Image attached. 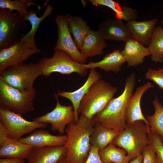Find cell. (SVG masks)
<instances>
[{"label": "cell", "instance_id": "obj_17", "mask_svg": "<svg viewBox=\"0 0 163 163\" xmlns=\"http://www.w3.org/2000/svg\"><path fill=\"white\" fill-rule=\"evenodd\" d=\"M101 75L95 69H90L89 75L84 84L80 88L72 92L57 91V94L69 99L72 102L74 108L75 122L78 120V109L81 101L91 86L96 81L100 79Z\"/></svg>", "mask_w": 163, "mask_h": 163}, {"label": "cell", "instance_id": "obj_19", "mask_svg": "<svg viewBox=\"0 0 163 163\" xmlns=\"http://www.w3.org/2000/svg\"><path fill=\"white\" fill-rule=\"evenodd\" d=\"M121 51L129 67H136L142 64L145 57L150 55L148 47L132 38L125 42L124 47Z\"/></svg>", "mask_w": 163, "mask_h": 163}, {"label": "cell", "instance_id": "obj_2", "mask_svg": "<svg viewBox=\"0 0 163 163\" xmlns=\"http://www.w3.org/2000/svg\"><path fill=\"white\" fill-rule=\"evenodd\" d=\"M136 81V74L133 72L126 78L122 94L113 98L102 110L94 116L96 123L120 132L125 129L127 108Z\"/></svg>", "mask_w": 163, "mask_h": 163}, {"label": "cell", "instance_id": "obj_18", "mask_svg": "<svg viewBox=\"0 0 163 163\" xmlns=\"http://www.w3.org/2000/svg\"><path fill=\"white\" fill-rule=\"evenodd\" d=\"M158 21L157 18L138 21L127 22V27L132 38L144 46H148Z\"/></svg>", "mask_w": 163, "mask_h": 163}, {"label": "cell", "instance_id": "obj_1", "mask_svg": "<svg viewBox=\"0 0 163 163\" xmlns=\"http://www.w3.org/2000/svg\"><path fill=\"white\" fill-rule=\"evenodd\" d=\"M95 123L94 117L90 119L81 115L76 122L67 125L64 145L67 163H83L86 161L91 148L90 137Z\"/></svg>", "mask_w": 163, "mask_h": 163}, {"label": "cell", "instance_id": "obj_4", "mask_svg": "<svg viewBox=\"0 0 163 163\" xmlns=\"http://www.w3.org/2000/svg\"><path fill=\"white\" fill-rule=\"evenodd\" d=\"M117 90L116 87L104 80L97 81L82 99L78 113L89 119H92L105 107Z\"/></svg>", "mask_w": 163, "mask_h": 163}, {"label": "cell", "instance_id": "obj_12", "mask_svg": "<svg viewBox=\"0 0 163 163\" xmlns=\"http://www.w3.org/2000/svg\"><path fill=\"white\" fill-rule=\"evenodd\" d=\"M40 51V49H35L26 42L21 41L0 50V73L7 67L24 62Z\"/></svg>", "mask_w": 163, "mask_h": 163}, {"label": "cell", "instance_id": "obj_5", "mask_svg": "<svg viewBox=\"0 0 163 163\" xmlns=\"http://www.w3.org/2000/svg\"><path fill=\"white\" fill-rule=\"evenodd\" d=\"M26 21L18 12L0 8V50L21 41L26 34Z\"/></svg>", "mask_w": 163, "mask_h": 163}, {"label": "cell", "instance_id": "obj_20", "mask_svg": "<svg viewBox=\"0 0 163 163\" xmlns=\"http://www.w3.org/2000/svg\"><path fill=\"white\" fill-rule=\"evenodd\" d=\"M33 147L18 140L8 138L0 146V158L26 159Z\"/></svg>", "mask_w": 163, "mask_h": 163}, {"label": "cell", "instance_id": "obj_6", "mask_svg": "<svg viewBox=\"0 0 163 163\" xmlns=\"http://www.w3.org/2000/svg\"><path fill=\"white\" fill-rule=\"evenodd\" d=\"M41 75L37 63L22 62L5 69L0 73V78L11 86L25 93L35 89L34 82Z\"/></svg>", "mask_w": 163, "mask_h": 163}, {"label": "cell", "instance_id": "obj_27", "mask_svg": "<svg viewBox=\"0 0 163 163\" xmlns=\"http://www.w3.org/2000/svg\"><path fill=\"white\" fill-rule=\"evenodd\" d=\"M148 47L152 61L155 63L163 62V28L161 25L155 27Z\"/></svg>", "mask_w": 163, "mask_h": 163}, {"label": "cell", "instance_id": "obj_22", "mask_svg": "<svg viewBox=\"0 0 163 163\" xmlns=\"http://www.w3.org/2000/svg\"><path fill=\"white\" fill-rule=\"evenodd\" d=\"M126 62L121 51L117 49L105 56L100 61H91L88 64H85L84 66L88 69L99 68L105 72L117 73L120 71L122 66Z\"/></svg>", "mask_w": 163, "mask_h": 163}, {"label": "cell", "instance_id": "obj_9", "mask_svg": "<svg viewBox=\"0 0 163 163\" xmlns=\"http://www.w3.org/2000/svg\"><path fill=\"white\" fill-rule=\"evenodd\" d=\"M0 121L5 126L8 138L18 140L34 130L46 127L49 124L28 121L20 114L0 108Z\"/></svg>", "mask_w": 163, "mask_h": 163}, {"label": "cell", "instance_id": "obj_24", "mask_svg": "<svg viewBox=\"0 0 163 163\" xmlns=\"http://www.w3.org/2000/svg\"><path fill=\"white\" fill-rule=\"evenodd\" d=\"M53 9L52 6L47 4L43 15L40 18L37 16L33 10H30L28 14L24 18L26 21H28L30 23L32 26L30 30L23 37L21 41L26 42L32 48L37 49L35 39L36 33L41 23L47 17L52 14Z\"/></svg>", "mask_w": 163, "mask_h": 163}, {"label": "cell", "instance_id": "obj_8", "mask_svg": "<svg viewBox=\"0 0 163 163\" xmlns=\"http://www.w3.org/2000/svg\"><path fill=\"white\" fill-rule=\"evenodd\" d=\"M54 50L52 57H43L37 63L42 75L47 77L53 72L63 75H69L75 72L84 77L87 74L88 69L85 67V64L75 62L67 53L62 50Z\"/></svg>", "mask_w": 163, "mask_h": 163}, {"label": "cell", "instance_id": "obj_30", "mask_svg": "<svg viewBox=\"0 0 163 163\" xmlns=\"http://www.w3.org/2000/svg\"><path fill=\"white\" fill-rule=\"evenodd\" d=\"M148 136L149 144L156 154V163H163V140L155 132L150 131Z\"/></svg>", "mask_w": 163, "mask_h": 163}, {"label": "cell", "instance_id": "obj_13", "mask_svg": "<svg viewBox=\"0 0 163 163\" xmlns=\"http://www.w3.org/2000/svg\"><path fill=\"white\" fill-rule=\"evenodd\" d=\"M66 153L64 145L33 147L27 160L28 163H58Z\"/></svg>", "mask_w": 163, "mask_h": 163}, {"label": "cell", "instance_id": "obj_3", "mask_svg": "<svg viewBox=\"0 0 163 163\" xmlns=\"http://www.w3.org/2000/svg\"><path fill=\"white\" fill-rule=\"evenodd\" d=\"M149 128L142 120L126 124L125 129L113 140L116 146L124 149L130 161L142 154L149 144L148 135Z\"/></svg>", "mask_w": 163, "mask_h": 163}, {"label": "cell", "instance_id": "obj_16", "mask_svg": "<svg viewBox=\"0 0 163 163\" xmlns=\"http://www.w3.org/2000/svg\"><path fill=\"white\" fill-rule=\"evenodd\" d=\"M153 87L154 85L152 83L147 82L136 88L128 104L126 117V124H131L137 121L142 120L149 128L147 120L142 112L140 101L145 92Z\"/></svg>", "mask_w": 163, "mask_h": 163}, {"label": "cell", "instance_id": "obj_10", "mask_svg": "<svg viewBox=\"0 0 163 163\" xmlns=\"http://www.w3.org/2000/svg\"><path fill=\"white\" fill-rule=\"evenodd\" d=\"M71 15H57L55 19L58 30V39L54 50H62L67 53L75 62L84 64L87 58L81 53L76 47L69 28V21Z\"/></svg>", "mask_w": 163, "mask_h": 163}, {"label": "cell", "instance_id": "obj_11", "mask_svg": "<svg viewBox=\"0 0 163 163\" xmlns=\"http://www.w3.org/2000/svg\"><path fill=\"white\" fill-rule=\"evenodd\" d=\"M58 95L57 94H54L56 103L54 109L43 116L34 119L33 120L38 123H50L52 131H57L62 134L65 133L66 126L74 122V113L72 105L66 106L60 104Z\"/></svg>", "mask_w": 163, "mask_h": 163}, {"label": "cell", "instance_id": "obj_36", "mask_svg": "<svg viewBox=\"0 0 163 163\" xmlns=\"http://www.w3.org/2000/svg\"><path fill=\"white\" fill-rule=\"evenodd\" d=\"M8 138L6 128L3 123L0 121V146Z\"/></svg>", "mask_w": 163, "mask_h": 163}, {"label": "cell", "instance_id": "obj_40", "mask_svg": "<svg viewBox=\"0 0 163 163\" xmlns=\"http://www.w3.org/2000/svg\"><path fill=\"white\" fill-rule=\"evenodd\" d=\"M161 23L163 26V19L161 21Z\"/></svg>", "mask_w": 163, "mask_h": 163}, {"label": "cell", "instance_id": "obj_32", "mask_svg": "<svg viewBox=\"0 0 163 163\" xmlns=\"http://www.w3.org/2000/svg\"><path fill=\"white\" fill-rule=\"evenodd\" d=\"M146 79L153 82L161 89L163 90V68L158 70L149 68L145 75Z\"/></svg>", "mask_w": 163, "mask_h": 163}, {"label": "cell", "instance_id": "obj_7", "mask_svg": "<svg viewBox=\"0 0 163 163\" xmlns=\"http://www.w3.org/2000/svg\"><path fill=\"white\" fill-rule=\"evenodd\" d=\"M35 89L22 92L5 83L0 78V108L21 115L34 110Z\"/></svg>", "mask_w": 163, "mask_h": 163}, {"label": "cell", "instance_id": "obj_26", "mask_svg": "<svg viewBox=\"0 0 163 163\" xmlns=\"http://www.w3.org/2000/svg\"><path fill=\"white\" fill-rule=\"evenodd\" d=\"M127 154L126 150L117 147L112 142L99 151L103 163H128L130 161Z\"/></svg>", "mask_w": 163, "mask_h": 163}, {"label": "cell", "instance_id": "obj_21", "mask_svg": "<svg viewBox=\"0 0 163 163\" xmlns=\"http://www.w3.org/2000/svg\"><path fill=\"white\" fill-rule=\"evenodd\" d=\"M107 43L98 31L91 30L84 40L80 49L82 54L87 59L101 55Z\"/></svg>", "mask_w": 163, "mask_h": 163}, {"label": "cell", "instance_id": "obj_33", "mask_svg": "<svg viewBox=\"0 0 163 163\" xmlns=\"http://www.w3.org/2000/svg\"><path fill=\"white\" fill-rule=\"evenodd\" d=\"M143 163H156V154L150 144L147 146L143 151Z\"/></svg>", "mask_w": 163, "mask_h": 163}, {"label": "cell", "instance_id": "obj_38", "mask_svg": "<svg viewBox=\"0 0 163 163\" xmlns=\"http://www.w3.org/2000/svg\"><path fill=\"white\" fill-rule=\"evenodd\" d=\"M143 160V155L142 154H141L134 159L130 161L128 163H142Z\"/></svg>", "mask_w": 163, "mask_h": 163}, {"label": "cell", "instance_id": "obj_29", "mask_svg": "<svg viewBox=\"0 0 163 163\" xmlns=\"http://www.w3.org/2000/svg\"><path fill=\"white\" fill-rule=\"evenodd\" d=\"M34 0H0V8L16 10L24 17L28 14L27 9L32 5H36Z\"/></svg>", "mask_w": 163, "mask_h": 163}, {"label": "cell", "instance_id": "obj_14", "mask_svg": "<svg viewBox=\"0 0 163 163\" xmlns=\"http://www.w3.org/2000/svg\"><path fill=\"white\" fill-rule=\"evenodd\" d=\"M98 31L105 40L125 42L132 38L126 24L120 20H106L99 24Z\"/></svg>", "mask_w": 163, "mask_h": 163}, {"label": "cell", "instance_id": "obj_25", "mask_svg": "<svg viewBox=\"0 0 163 163\" xmlns=\"http://www.w3.org/2000/svg\"><path fill=\"white\" fill-rule=\"evenodd\" d=\"M69 30L77 48L80 50L85 38L91 30L90 27L81 16L71 15L69 21Z\"/></svg>", "mask_w": 163, "mask_h": 163}, {"label": "cell", "instance_id": "obj_28", "mask_svg": "<svg viewBox=\"0 0 163 163\" xmlns=\"http://www.w3.org/2000/svg\"><path fill=\"white\" fill-rule=\"evenodd\" d=\"M152 103L155 111L152 115H148L146 119L150 131L159 135L163 140V106L156 95Z\"/></svg>", "mask_w": 163, "mask_h": 163}, {"label": "cell", "instance_id": "obj_31", "mask_svg": "<svg viewBox=\"0 0 163 163\" xmlns=\"http://www.w3.org/2000/svg\"><path fill=\"white\" fill-rule=\"evenodd\" d=\"M117 19L124 20L127 22L136 21L139 18L138 11L128 6L123 5L121 10L116 13Z\"/></svg>", "mask_w": 163, "mask_h": 163}, {"label": "cell", "instance_id": "obj_37", "mask_svg": "<svg viewBox=\"0 0 163 163\" xmlns=\"http://www.w3.org/2000/svg\"><path fill=\"white\" fill-rule=\"evenodd\" d=\"M0 163H25V159L10 158H0Z\"/></svg>", "mask_w": 163, "mask_h": 163}, {"label": "cell", "instance_id": "obj_15", "mask_svg": "<svg viewBox=\"0 0 163 163\" xmlns=\"http://www.w3.org/2000/svg\"><path fill=\"white\" fill-rule=\"evenodd\" d=\"M66 139V135L55 136L47 130L40 129L31 133L29 136L21 138L20 142L33 147L64 145Z\"/></svg>", "mask_w": 163, "mask_h": 163}, {"label": "cell", "instance_id": "obj_34", "mask_svg": "<svg viewBox=\"0 0 163 163\" xmlns=\"http://www.w3.org/2000/svg\"><path fill=\"white\" fill-rule=\"evenodd\" d=\"M94 5H103L108 7L114 11L116 13L120 10L118 8V4L112 0H89L88 1Z\"/></svg>", "mask_w": 163, "mask_h": 163}, {"label": "cell", "instance_id": "obj_23", "mask_svg": "<svg viewBox=\"0 0 163 163\" xmlns=\"http://www.w3.org/2000/svg\"><path fill=\"white\" fill-rule=\"evenodd\" d=\"M120 132L95 122L90 137L91 146L99 151L112 142Z\"/></svg>", "mask_w": 163, "mask_h": 163}, {"label": "cell", "instance_id": "obj_35", "mask_svg": "<svg viewBox=\"0 0 163 163\" xmlns=\"http://www.w3.org/2000/svg\"><path fill=\"white\" fill-rule=\"evenodd\" d=\"M83 163H103L100 158L98 150L96 148L91 146L88 157Z\"/></svg>", "mask_w": 163, "mask_h": 163}, {"label": "cell", "instance_id": "obj_39", "mask_svg": "<svg viewBox=\"0 0 163 163\" xmlns=\"http://www.w3.org/2000/svg\"><path fill=\"white\" fill-rule=\"evenodd\" d=\"M58 163H67L65 158L62 159Z\"/></svg>", "mask_w": 163, "mask_h": 163}]
</instances>
